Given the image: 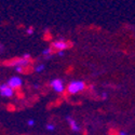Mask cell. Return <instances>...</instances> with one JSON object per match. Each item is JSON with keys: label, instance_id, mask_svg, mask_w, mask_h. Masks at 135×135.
I'll return each mask as SVG.
<instances>
[{"label": "cell", "instance_id": "obj_1", "mask_svg": "<svg viewBox=\"0 0 135 135\" xmlns=\"http://www.w3.org/2000/svg\"><path fill=\"white\" fill-rule=\"evenodd\" d=\"M84 88H85V83L83 81H71L67 86V92L70 94H76L82 91Z\"/></svg>", "mask_w": 135, "mask_h": 135}, {"label": "cell", "instance_id": "obj_2", "mask_svg": "<svg viewBox=\"0 0 135 135\" xmlns=\"http://www.w3.org/2000/svg\"><path fill=\"white\" fill-rule=\"evenodd\" d=\"M53 47H54L56 50H59V51H64L65 49L71 48V47H73V42H70V41H65L64 38H61L60 40L55 41V42L53 43Z\"/></svg>", "mask_w": 135, "mask_h": 135}, {"label": "cell", "instance_id": "obj_3", "mask_svg": "<svg viewBox=\"0 0 135 135\" xmlns=\"http://www.w3.org/2000/svg\"><path fill=\"white\" fill-rule=\"evenodd\" d=\"M8 86L9 88H11L14 91H18V90L21 89V86H22V84H23V81H22V79L21 78H18V77H12V78H10L9 79V81H8Z\"/></svg>", "mask_w": 135, "mask_h": 135}, {"label": "cell", "instance_id": "obj_4", "mask_svg": "<svg viewBox=\"0 0 135 135\" xmlns=\"http://www.w3.org/2000/svg\"><path fill=\"white\" fill-rule=\"evenodd\" d=\"M51 85L54 89L55 92L57 93H62L64 91V85H63V81L61 79H54L51 81Z\"/></svg>", "mask_w": 135, "mask_h": 135}, {"label": "cell", "instance_id": "obj_5", "mask_svg": "<svg viewBox=\"0 0 135 135\" xmlns=\"http://www.w3.org/2000/svg\"><path fill=\"white\" fill-rule=\"evenodd\" d=\"M13 92L14 91L11 88H9L8 84H1V85H0V93H1L2 96H4V97H11V96L13 95Z\"/></svg>", "mask_w": 135, "mask_h": 135}, {"label": "cell", "instance_id": "obj_6", "mask_svg": "<svg viewBox=\"0 0 135 135\" xmlns=\"http://www.w3.org/2000/svg\"><path fill=\"white\" fill-rule=\"evenodd\" d=\"M67 120H68L69 126H70V128H71L73 131H78V130H79V127H78V124L76 123V121H75L74 119H71V118H67Z\"/></svg>", "mask_w": 135, "mask_h": 135}, {"label": "cell", "instance_id": "obj_7", "mask_svg": "<svg viewBox=\"0 0 135 135\" xmlns=\"http://www.w3.org/2000/svg\"><path fill=\"white\" fill-rule=\"evenodd\" d=\"M52 47L51 48H47V49H44L43 50V52H42V54L44 55V56H48V55H52Z\"/></svg>", "mask_w": 135, "mask_h": 135}, {"label": "cell", "instance_id": "obj_8", "mask_svg": "<svg viewBox=\"0 0 135 135\" xmlns=\"http://www.w3.org/2000/svg\"><path fill=\"white\" fill-rule=\"evenodd\" d=\"M108 135H120V132L117 129H110L108 131Z\"/></svg>", "mask_w": 135, "mask_h": 135}, {"label": "cell", "instance_id": "obj_9", "mask_svg": "<svg viewBox=\"0 0 135 135\" xmlns=\"http://www.w3.org/2000/svg\"><path fill=\"white\" fill-rule=\"evenodd\" d=\"M43 69H44V65H43V64H41V65H39V66L35 67V68H33V71H36V73H41Z\"/></svg>", "mask_w": 135, "mask_h": 135}, {"label": "cell", "instance_id": "obj_10", "mask_svg": "<svg viewBox=\"0 0 135 135\" xmlns=\"http://www.w3.org/2000/svg\"><path fill=\"white\" fill-rule=\"evenodd\" d=\"M7 109L9 110V111H11V112H13V111H15V109H16V107L13 105V104H9L8 106H7Z\"/></svg>", "mask_w": 135, "mask_h": 135}, {"label": "cell", "instance_id": "obj_11", "mask_svg": "<svg viewBox=\"0 0 135 135\" xmlns=\"http://www.w3.org/2000/svg\"><path fill=\"white\" fill-rule=\"evenodd\" d=\"M16 96H17V98L22 99V98H24V93L23 92H18V93H16Z\"/></svg>", "mask_w": 135, "mask_h": 135}, {"label": "cell", "instance_id": "obj_12", "mask_svg": "<svg viewBox=\"0 0 135 135\" xmlns=\"http://www.w3.org/2000/svg\"><path fill=\"white\" fill-rule=\"evenodd\" d=\"M26 32H27V35H32V32H33V28H32V27H29V28L26 30Z\"/></svg>", "mask_w": 135, "mask_h": 135}, {"label": "cell", "instance_id": "obj_13", "mask_svg": "<svg viewBox=\"0 0 135 135\" xmlns=\"http://www.w3.org/2000/svg\"><path fill=\"white\" fill-rule=\"evenodd\" d=\"M64 54H65V53H64V51H59V55H60V56H63Z\"/></svg>", "mask_w": 135, "mask_h": 135}, {"label": "cell", "instance_id": "obj_14", "mask_svg": "<svg viewBox=\"0 0 135 135\" xmlns=\"http://www.w3.org/2000/svg\"><path fill=\"white\" fill-rule=\"evenodd\" d=\"M3 46H2V44H0V52H1V51H3Z\"/></svg>", "mask_w": 135, "mask_h": 135}, {"label": "cell", "instance_id": "obj_15", "mask_svg": "<svg viewBox=\"0 0 135 135\" xmlns=\"http://www.w3.org/2000/svg\"><path fill=\"white\" fill-rule=\"evenodd\" d=\"M46 57V60H49V59H51L52 57V55H48V56H44Z\"/></svg>", "mask_w": 135, "mask_h": 135}, {"label": "cell", "instance_id": "obj_16", "mask_svg": "<svg viewBox=\"0 0 135 135\" xmlns=\"http://www.w3.org/2000/svg\"><path fill=\"white\" fill-rule=\"evenodd\" d=\"M48 129H49V130H53L54 127H53V126H48Z\"/></svg>", "mask_w": 135, "mask_h": 135}, {"label": "cell", "instance_id": "obj_17", "mask_svg": "<svg viewBox=\"0 0 135 135\" xmlns=\"http://www.w3.org/2000/svg\"><path fill=\"white\" fill-rule=\"evenodd\" d=\"M28 124H29V126H32V124H33V121H32V120H30V121L28 122Z\"/></svg>", "mask_w": 135, "mask_h": 135}, {"label": "cell", "instance_id": "obj_18", "mask_svg": "<svg viewBox=\"0 0 135 135\" xmlns=\"http://www.w3.org/2000/svg\"><path fill=\"white\" fill-rule=\"evenodd\" d=\"M83 135H88V132H86V130H84V131H83Z\"/></svg>", "mask_w": 135, "mask_h": 135}, {"label": "cell", "instance_id": "obj_19", "mask_svg": "<svg viewBox=\"0 0 135 135\" xmlns=\"http://www.w3.org/2000/svg\"><path fill=\"white\" fill-rule=\"evenodd\" d=\"M120 135H126V133H123V132H120Z\"/></svg>", "mask_w": 135, "mask_h": 135}]
</instances>
